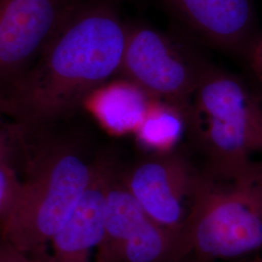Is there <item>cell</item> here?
Returning a JSON list of instances; mask_svg holds the SVG:
<instances>
[{
  "mask_svg": "<svg viewBox=\"0 0 262 262\" xmlns=\"http://www.w3.org/2000/svg\"><path fill=\"white\" fill-rule=\"evenodd\" d=\"M29 164L16 203L0 223V239L23 253L42 255L81 201L94 163L58 143L44 147Z\"/></svg>",
  "mask_w": 262,
  "mask_h": 262,
  "instance_id": "cell-3",
  "label": "cell"
},
{
  "mask_svg": "<svg viewBox=\"0 0 262 262\" xmlns=\"http://www.w3.org/2000/svg\"><path fill=\"white\" fill-rule=\"evenodd\" d=\"M127 30L108 7L74 10L37 59L0 90L2 114L20 131L63 118L119 74Z\"/></svg>",
  "mask_w": 262,
  "mask_h": 262,
  "instance_id": "cell-1",
  "label": "cell"
},
{
  "mask_svg": "<svg viewBox=\"0 0 262 262\" xmlns=\"http://www.w3.org/2000/svg\"><path fill=\"white\" fill-rule=\"evenodd\" d=\"M243 262H262V256H257V257H254V258Z\"/></svg>",
  "mask_w": 262,
  "mask_h": 262,
  "instance_id": "cell-19",
  "label": "cell"
},
{
  "mask_svg": "<svg viewBox=\"0 0 262 262\" xmlns=\"http://www.w3.org/2000/svg\"><path fill=\"white\" fill-rule=\"evenodd\" d=\"M73 12L72 0H0V90L37 59Z\"/></svg>",
  "mask_w": 262,
  "mask_h": 262,
  "instance_id": "cell-7",
  "label": "cell"
},
{
  "mask_svg": "<svg viewBox=\"0 0 262 262\" xmlns=\"http://www.w3.org/2000/svg\"><path fill=\"white\" fill-rule=\"evenodd\" d=\"M188 125L187 114L173 104L152 99L134 137L149 155L174 151Z\"/></svg>",
  "mask_w": 262,
  "mask_h": 262,
  "instance_id": "cell-13",
  "label": "cell"
},
{
  "mask_svg": "<svg viewBox=\"0 0 262 262\" xmlns=\"http://www.w3.org/2000/svg\"><path fill=\"white\" fill-rule=\"evenodd\" d=\"M201 37L247 58L258 34L253 0H166Z\"/></svg>",
  "mask_w": 262,
  "mask_h": 262,
  "instance_id": "cell-8",
  "label": "cell"
},
{
  "mask_svg": "<svg viewBox=\"0 0 262 262\" xmlns=\"http://www.w3.org/2000/svg\"><path fill=\"white\" fill-rule=\"evenodd\" d=\"M3 114H2V109H1V105H0V122H1V118H2Z\"/></svg>",
  "mask_w": 262,
  "mask_h": 262,
  "instance_id": "cell-20",
  "label": "cell"
},
{
  "mask_svg": "<svg viewBox=\"0 0 262 262\" xmlns=\"http://www.w3.org/2000/svg\"><path fill=\"white\" fill-rule=\"evenodd\" d=\"M148 220L137 200L115 175L105 197L103 235L94 262H116L123 245Z\"/></svg>",
  "mask_w": 262,
  "mask_h": 262,
  "instance_id": "cell-11",
  "label": "cell"
},
{
  "mask_svg": "<svg viewBox=\"0 0 262 262\" xmlns=\"http://www.w3.org/2000/svg\"><path fill=\"white\" fill-rule=\"evenodd\" d=\"M197 172L185 156L174 150L141 159L122 182L150 220L184 232L193 203Z\"/></svg>",
  "mask_w": 262,
  "mask_h": 262,
  "instance_id": "cell-6",
  "label": "cell"
},
{
  "mask_svg": "<svg viewBox=\"0 0 262 262\" xmlns=\"http://www.w3.org/2000/svg\"><path fill=\"white\" fill-rule=\"evenodd\" d=\"M190 256L186 232L148 220L123 245L116 262H182Z\"/></svg>",
  "mask_w": 262,
  "mask_h": 262,
  "instance_id": "cell-12",
  "label": "cell"
},
{
  "mask_svg": "<svg viewBox=\"0 0 262 262\" xmlns=\"http://www.w3.org/2000/svg\"><path fill=\"white\" fill-rule=\"evenodd\" d=\"M185 232L190 255L202 262L262 251V163L237 168L208 164L197 172Z\"/></svg>",
  "mask_w": 262,
  "mask_h": 262,
  "instance_id": "cell-2",
  "label": "cell"
},
{
  "mask_svg": "<svg viewBox=\"0 0 262 262\" xmlns=\"http://www.w3.org/2000/svg\"><path fill=\"white\" fill-rule=\"evenodd\" d=\"M210 165L237 168L262 151V104L243 81L205 66L188 117Z\"/></svg>",
  "mask_w": 262,
  "mask_h": 262,
  "instance_id": "cell-4",
  "label": "cell"
},
{
  "mask_svg": "<svg viewBox=\"0 0 262 262\" xmlns=\"http://www.w3.org/2000/svg\"><path fill=\"white\" fill-rule=\"evenodd\" d=\"M20 183L16 170L0 168V223L8 216L15 205L19 196Z\"/></svg>",
  "mask_w": 262,
  "mask_h": 262,
  "instance_id": "cell-14",
  "label": "cell"
},
{
  "mask_svg": "<svg viewBox=\"0 0 262 262\" xmlns=\"http://www.w3.org/2000/svg\"><path fill=\"white\" fill-rule=\"evenodd\" d=\"M1 123V122H0ZM0 168L15 170L12 147L7 132L0 130Z\"/></svg>",
  "mask_w": 262,
  "mask_h": 262,
  "instance_id": "cell-17",
  "label": "cell"
},
{
  "mask_svg": "<svg viewBox=\"0 0 262 262\" xmlns=\"http://www.w3.org/2000/svg\"><path fill=\"white\" fill-rule=\"evenodd\" d=\"M115 176L108 157L94 162L91 183L74 212L51 241L49 262H92L103 235L107 189Z\"/></svg>",
  "mask_w": 262,
  "mask_h": 262,
  "instance_id": "cell-9",
  "label": "cell"
},
{
  "mask_svg": "<svg viewBox=\"0 0 262 262\" xmlns=\"http://www.w3.org/2000/svg\"><path fill=\"white\" fill-rule=\"evenodd\" d=\"M247 59L253 69V73L262 85V36L258 38L248 55Z\"/></svg>",
  "mask_w": 262,
  "mask_h": 262,
  "instance_id": "cell-16",
  "label": "cell"
},
{
  "mask_svg": "<svg viewBox=\"0 0 262 262\" xmlns=\"http://www.w3.org/2000/svg\"><path fill=\"white\" fill-rule=\"evenodd\" d=\"M0 262H49V254L30 255L0 239Z\"/></svg>",
  "mask_w": 262,
  "mask_h": 262,
  "instance_id": "cell-15",
  "label": "cell"
},
{
  "mask_svg": "<svg viewBox=\"0 0 262 262\" xmlns=\"http://www.w3.org/2000/svg\"><path fill=\"white\" fill-rule=\"evenodd\" d=\"M151 100L140 86L120 76L96 88L82 106L106 132L124 136L134 134Z\"/></svg>",
  "mask_w": 262,
  "mask_h": 262,
  "instance_id": "cell-10",
  "label": "cell"
},
{
  "mask_svg": "<svg viewBox=\"0 0 262 262\" xmlns=\"http://www.w3.org/2000/svg\"><path fill=\"white\" fill-rule=\"evenodd\" d=\"M204 68L162 32L138 26L127 30L118 75L140 86L152 99L177 106L188 119Z\"/></svg>",
  "mask_w": 262,
  "mask_h": 262,
  "instance_id": "cell-5",
  "label": "cell"
},
{
  "mask_svg": "<svg viewBox=\"0 0 262 262\" xmlns=\"http://www.w3.org/2000/svg\"><path fill=\"white\" fill-rule=\"evenodd\" d=\"M182 262H202L200 261V260H198V259H196L195 257H193V256H188L187 258H186L185 260H183Z\"/></svg>",
  "mask_w": 262,
  "mask_h": 262,
  "instance_id": "cell-18",
  "label": "cell"
}]
</instances>
